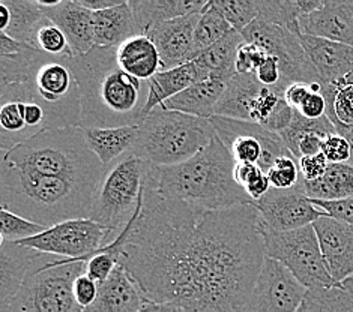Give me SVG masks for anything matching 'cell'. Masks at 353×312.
I'll list each match as a JSON object with an SVG mask.
<instances>
[{
  "label": "cell",
  "instance_id": "cell-38",
  "mask_svg": "<svg viewBox=\"0 0 353 312\" xmlns=\"http://www.w3.org/2000/svg\"><path fill=\"white\" fill-rule=\"evenodd\" d=\"M0 221H2L0 234H2V240L6 242L26 240L47 230V227L32 222L29 219L17 215L5 207H0Z\"/></svg>",
  "mask_w": 353,
  "mask_h": 312
},
{
  "label": "cell",
  "instance_id": "cell-46",
  "mask_svg": "<svg viewBox=\"0 0 353 312\" xmlns=\"http://www.w3.org/2000/svg\"><path fill=\"white\" fill-rule=\"evenodd\" d=\"M254 74H256V77L259 79V81L265 84V86L276 89L279 92H281L283 95L285 94V89L281 86L280 66H279V62H276L275 57L268 54L266 61L262 65H260V68Z\"/></svg>",
  "mask_w": 353,
  "mask_h": 312
},
{
  "label": "cell",
  "instance_id": "cell-13",
  "mask_svg": "<svg viewBox=\"0 0 353 312\" xmlns=\"http://www.w3.org/2000/svg\"><path fill=\"white\" fill-rule=\"evenodd\" d=\"M116 238L117 234L88 218L71 219V221L57 224L35 238L15 243L43 252V254L62 257L65 258V263H77V261L88 263L97 251Z\"/></svg>",
  "mask_w": 353,
  "mask_h": 312
},
{
  "label": "cell",
  "instance_id": "cell-49",
  "mask_svg": "<svg viewBox=\"0 0 353 312\" xmlns=\"http://www.w3.org/2000/svg\"><path fill=\"white\" fill-rule=\"evenodd\" d=\"M310 92H311L310 84L293 83L288 87V90H285L284 99H285V103H288L293 110H298L299 105L302 104V101L308 96Z\"/></svg>",
  "mask_w": 353,
  "mask_h": 312
},
{
  "label": "cell",
  "instance_id": "cell-34",
  "mask_svg": "<svg viewBox=\"0 0 353 312\" xmlns=\"http://www.w3.org/2000/svg\"><path fill=\"white\" fill-rule=\"evenodd\" d=\"M308 312H353V276L326 289L308 290Z\"/></svg>",
  "mask_w": 353,
  "mask_h": 312
},
{
  "label": "cell",
  "instance_id": "cell-31",
  "mask_svg": "<svg viewBox=\"0 0 353 312\" xmlns=\"http://www.w3.org/2000/svg\"><path fill=\"white\" fill-rule=\"evenodd\" d=\"M305 194L311 200L339 201L353 197V164H330L317 180H304Z\"/></svg>",
  "mask_w": 353,
  "mask_h": 312
},
{
  "label": "cell",
  "instance_id": "cell-53",
  "mask_svg": "<svg viewBox=\"0 0 353 312\" xmlns=\"http://www.w3.org/2000/svg\"><path fill=\"white\" fill-rule=\"evenodd\" d=\"M139 312H185V309L174 305V303H158L145 300Z\"/></svg>",
  "mask_w": 353,
  "mask_h": 312
},
{
  "label": "cell",
  "instance_id": "cell-23",
  "mask_svg": "<svg viewBox=\"0 0 353 312\" xmlns=\"http://www.w3.org/2000/svg\"><path fill=\"white\" fill-rule=\"evenodd\" d=\"M143 302L137 285L119 264L104 284H99L97 300L85 312H139Z\"/></svg>",
  "mask_w": 353,
  "mask_h": 312
},
{
  "label": "cell",
  "instance_id": "cell-5",
  "mask_svg": "<svg viewBox=\"0 0 353 312\" xmlns=\"http://www.w3.org/2000/svg\"><path fill=\"white\" fill-rule=\"evenodd\" d=\"M98 187L0 164V207L47 229L88 219Z\"/></svg>",
  "mask_w": 353,
  "mask_h": 312
},
{
  "label": "cell",
  "instance_id": "cell-9",
  "mask_svg": "<svg viewBox=\"0 0 353 312\" xmlns=\"http://www.w3.org/2000/svg\"><path fill=\"white\" fill-rule=\"evenodd\" d=\"M86 273V261L65 263V258L39 252L20 291L10 303L14 312H85L74 294V282Z\"/></svg>",
  "mask_w": 353,
  "mask_h": 312
},
{
  "label": "cell",
  "instance_id": "cell-21",
  "mask_svg": "<svg viewBox=\"0 0 353 312\" xmlns=\"http://www.w3.org/2000/svg\"><path fill=\"white\" fill-rule=\"evenodd\" d=\"M266 89L268 86L259 81L254 72L236 74L225 86L215 116L251 122L257 101Z\"/></svg>",
  "mask_w": 353,
  "mask_h": 312
},
{
  "label": "cell",
  "instance_id": "cell-14",
  "mask_svg": "<svg viewBox=\"0 0 353 312\" xmlns=\"http://www.w3.org/2000/svg\"><path fill=\"white\" fill-rule=\"evenodd\" d=\"M260 215L262 229L272 233H284L314 224L326 216L307 197L304 179L290 189L271 188L266 196L254 203Z\"/></svg>",
  "mask_w": 353,
  "mask_h": 312
},
{
  "label": "cell",
  "instance_id": "cell-22",
  "mask_svg": "<svg viewBox=\"0 0 353 312\" xmlns=\"http://www.w3.org/2000/svg\"><path fill=\"white\" fill-rule=\"evenodd\" d=\"M39 252L15 242L0 240V303L20 291Z\"/></svg>",
  "mask_w": 353,
  "mask_h": 312
},
{
  "label": "cell",
  "instance_id": "cell-42",
  "mask_svg": "<svg viewBox=\"0 0 353 312\" xmlns=\"http://www.w3.org/2000/svg\"><path fill=\"white\" fill-rule=\"evenodd\" d=\"M266 59H268V54L262 48L253 44H248V42H243L238 50L236 72L238 74L256 72Z\"/></svg>",
  "mask_w": 353,
  "mask_h": 312
},
{
  "label": "cell",
  "instance_id": "cell-10",
  "mask_svg": "<svg viewBox=\"0 0 353 312\" xmlns=\"http://www.w3.org/2000/svg\"><path fill=\"white\" fill-rule=\"evenodd\" d=\"M265 256L280 261L307 290L335 285L326 269L321 243L313 224L292 231L263 230Z\"/></svg>",
  "mask_w": 353,
  "mask_h": 312
},
{
  "label": "cell",
  "instance_id": "cell-6",
  "mask_svg": "<svg viewBox=\"0 0 353 312\" xmlns=\"http://www.w3.org/2000/svg\"><path fill=\"white\" fill-rule=\"evenodd\" d=\"M0 164L92 187H98L105 171V165L88 147L80 126L41 132L2 154Z\"/></svg>",
  "mask_w": 353,
  "mask_h": 312
},
{
  "label": "cell",
  "instance_id": "cell-11",
  "mask_svg": "<svg viewBox=\"0 0 353 312\" xmlns=\"http://www.w3.org/2000/svg\"><path fill=\"white\" fill-rule=\"evenodd\" d=\"M248 44L257 45L276 59L281 74V86L288 90L293 83H322L302 47L301 35L272 23L256 20L241 32Z\"/></svg>",
  "mask_w": 353,
  "mask_h": 312
},
{
  "label": "cell",
  "instance_id": "cell-27",
  "mask_svg": "<svg viewBox=\"0 0 353 312\" xmlns=\"http://www.w3.org/2000/svg\"><path fill=\"white\" fill-rule=\"evenodd\" d=\"M208 2L209 0H130V5L143 35H146L157 24L200 14Z\"/></svg>",
  "mask_w": 353,
  "mask_h": 312
},
{
  "label": "cell",
  "instance_id": "cell-44",
  "mask_svg": "<svg viewBox=\"0 0 353 312\" xmlns=\"http://www.w3.org/2000/svg\"><path fill=\"white\" fill-rule=\"evenodd\" d=\"M311 200V198H310ZM317 209L325 212L326 216L337 219V221L346 222L353 225V197L339 201H321V200H311Z\"/></svg>",
  "mask_w": 353,
  "mask_h": 312
},
{
  "label": "cell",
  "instance_id": "cell-43",
  "mask_svg": "<svg viewBox=\"0 0 353 312\" xmlns=\"http://www.w3.org/2000/svg\"><path fill=\"white\" fill-rule=\"evenodd\" d=\"M322 154L330 164H346L352 161L350 143L340 134L325 138Z\"/></svg>",
  "mask_w": 353,
  "mask_h": 312
},
{
  "label": "cell",
  "instance_id": "cell-15",
  "mask_svg": "<svg viewBox=\"0 0 353 312\" xmlns=\"http://www.w3.org/2000/svg\"><path fill=\"white\" fill-rule=\"evenodd\" d=\"M307 293L288 267L266 257L243 312H298Z\"/></svg>",
  "mask_w": 353,
  "mask_h": 312
},
{
  "label": "cell",
  "instance_id": "cell-3",
  "mask_svg": "<svg viewBox=\"0 0 353 312\" xmlns=\"http://www.w3.org/2000/svg\"><path fill=\"white\" fill-rule=\"evenodd\" d=\"M23 101L46 112L50 129L80 126V89L65 56L28 47L20 54L0 56V103Z\"/></svg>",
  "mask_w": 353,
  "mask_h": 312
},
{
  "label": "cell",
  "instance_id": "cell-56",
  "mask_svg": "<svg viewBox=\"0 0 353 312\" xmlns=\"http://www.w3.org/2000/svg\"><path fill=\"white\" fill-rule=\"evenodd\" d=\"M298 312H308V308H307V303H305V300H304V303H302V305H301V308L298 309Z\"/></svg>",
  "mask_w": 353,
  "mask_h": 312
},
{
  "label": "cell",
  "instance_id": "cell-12",
  "mask_svg": "<svg viewBox=\"0 0 353 312\" xmlns=\"http://www.w3.org/2000/svg\"><path fill=\"white\" fill-rule=\"evenodd\" d=\"M209 121L236 164H254L268 174L276 159L293 156L279 134L262 125L221 116H214Z\"/></svg>",
  "mask_w": 353,
  "mask_h": 312
},
{
  "label": "cell",
  "instance_id": "cell-7",
  "mask_svg": "<svg viewBox=\"0 0 353 312\" xmlns=\"http://www.w3.org/2000/svg\"><path fill=\"white\" fill-rule=\"evenodd\" d=\"M215 137L209 119L158 107L139 126L130 154L154 167H173L194 158Z\"/></svg>",
  "mask_w": 353,
  "mask_h": 312
},
{
  "label": "cell",
  "instance_id": "cell-2",
  "mask_svg": "<svg viewBox=\"0 0 353 312\" xmlns=\"http://www.w3.org/2000/svg\"><path fill=\"white\" fill-rule=\"evenodd\" d=\"M117 47H94L81 56H65L80 89V128H121L145 122L149 81L125 72Z\"/></svg>",
  "mask_w": 353,
  "mask_h": 312
},
{
  "label": "cell",
  "instance_id": "cell-41",
  "mask_svg": "<svg viewBox=\"0 0 353 312\" xmlns=\"http://www.w3.org/2000/svg\"><path fill=\"white\" fill-rule=\"evenodd\" d=\"M327 117L335 126L353 125V84L343 81L337 83V94H335L332 112Z\"/></svg>",
  "mask_w": 353,
  "mask_h": 312
},
{
  "label": "cell",
  "instance_id": "cell-45",
  "mask_svg": "<svg viewBox=\"0 0 353 312\" xmlns=\"http://www.w3.org/2000/svg\"><path fill=\"white\" fill-rule=\"evenodd\" d=\"M98 293H99V284L95 280H92L88 273H83L77 278V280H75L74 294H75V299L79 302V305L83 309L89 308L92 303L97 300Z\"/></svg>",
  "mask_w": 353,
  "mask_h": 312
},
{
  "label": "cell",
  "instance_id": "cell-1",
  "mask_svg": "<svg viewBox=\"0 0 353 312\" xmlns=\"http://www.w3.org/2000/svg\"><path fill=\"white\" fill-rule=\"evenodd\" d=\"M254 205L203 210L146 180L121 266L145 300L185 312H243L265 263Z\"/></svg>",
  "mask_w": 353,
  "mask_h": 312
},
{
  "label": "cell",
  "instance_id": "cell-32",
  "mask_svg": "<svg viewBox=\"0 0 353 312\" xmlns=\"http://www.w3.org/2000/svg\"><path fill=\"white\" fill-rule=\"evenodd\" d=\"M11 12L10 26L3 32L8 37L29 45L37 24L46 19L44 10L38 0H2Z\"/></svg>",
  "mask_w": 353,
  "mask_h": 312
},
{
  "label": "cell",
  "instance_id": "cell-48",
  "mask_svg": "<svg viewBox=\"0 0 353 312\" xmlns=\"http://www.w3.org/2000/svg\"><path fill=\"white\" fill-rule=\"evenodd\" d=\"M298 113H301L305 119H322V117L326 116V99L323 96V94L321 92H313L311 90L308 96L302 101V104L299 105V108L296 110Z\"/></svg>",
  "mask_w": 353,
  "mask_h": 312
},
{
  "label": "cell",
  "instance_id": "cell-39",
  "mask_svg": "<svg viewBox=\"0 0 353 312\" xmlns=\"http://www.w3.org/2000/svg\"><path fill=\"white\" fill-rule=\"evenodd\" d=\"M234 180L241 188L245 189L248 196L254 200V203L262 200L271 189V183L266 173L254 164H236L234 167Z\"/></svg>",
  "mask_w": 353,
  "mask_h": 312
},
{
  "label": "cell",
  "instance_id": "cell-52",
  "mask_svg": "<svg viewBox=\"0 0 353 312\" xmlns=\"http://www.w3.org/2000/svg\"><path fill=\"white\" fill-rule=\"evenodd\" d=\"M79 2L81 6H85L86 10L92 12H101L112 10L114 6H119L125 0H79Z\"/></svg>",
  "mask_w": 353,
  "mask_h": 312
},
{
  "label": "cell",
  "instance_id": "cell-24",
  "mask_svg": "<svg viewBox=\"0 0 353 312\" xmlns=\"http://www.w3.org/2000/svg\"><path fill=\"white\" fill-rule=\"evenodd\" d=\"M203 80H208V75L194 61L181 65L178 68L155 74L149 80V96L145 107V119L155 108L161 107L165 101L172 99L173 96L179 95L181 92Z\"/></svg>",
  "mask_w": 353,
  "mask_h": 312
},
{
  "label": "cell",
  "instance_id": "cell-18",
  "mask_svg": "<svg viewBox=\"0 0 353 312\" xmlns=\"http://www.w3.org/2000/svg\"><path fill=\"white\" fill-rule=\"evenodd\" d=\"M302 35L353 47V0H325L322 8L299 20Z\"/></svg>",
  "mask_w": 353,
  "mask_h": 312
},
{
  "label": "cell",
  "instance_id": "cell-29",
  "mask_svg": "<svg viewBox=\"0 0 353 312\" xmlns=\"http://www.w3.org/2000/svg\"><path fill=\"white\" fill-rule=\"evenodd\" d=\"M88 147L105 167L127 155L139 137V126L121 128H81Z\"/></svg>",
  "mask_w": 353,
  "mask_h": 312
},
{
  "label": "cell",
  "instance_id": "cell-37",
  "mask_svg": "<svg viewBox=\"0 0 353 312\" xmlns=\"http://www.w3.org/2000/svg\"><path fill=\"white\" fill-rule=\"evenodd\" d=\"M212 3L239 33L259 19V0H212Z\"/></svg>",
  "mask_w": 353,
  "mask_h": 312
},
{
  "label": "cell",
  "instance_id": "cell-30",
  "mask_svg": "<svg viewBox=\"0 0 353 312\" xmlns=\"http://www.w3.org/2000/svg\"><path fill=\"white\" fill-rule=\"evenodd\" d=\"M245 42L239 32L233 30L224 39L218 41L215 45L209 47L201 53L196 63L205 71L208 79H216L229 84L236 75V57L239 47Z\"/></svg>",
  "mask_w": 353,
  "mask_h": 312
},
{
  "label": "cell",
  "instance_id": "cell-35",
  "mask_svg": "<svg viewBox=\"0 0 353 312\" xmlns=\"http://www.w3.org/2000/svg\"><path fill=\"white\" fill-rule=\"evenodd\" d=\"M307 134H316V136H321L322 138H327L334 136V134H337V128H335V125L331 122V119L327 116L322 117V119L311 121V119H305L304 116L295 110L290 125L284 131H281L279 136L281 137L284 145L288 146V149L292 152V155L295 156L298 161L301 158L299 143L307 136Z\"/></svg>",
  "mask_w": 353,
  "mask_h": 312
},
{
  "label": "cell",
  "instance_id": "cell-19",
  "mask_svg": "<svg viewBox=\"0 0 353 312\" xmlns=\"http://www.w3.org/2000/svg\"><path fill=\"white\" fill-rule=\"evenodd\" d=\"M43 10L47 19L65 33L74 56L86 54L95 47L94 12L81 6L79 0H61L57 6Z\"/></svg>",
  "mask_w": 353,
  "mask_h": 312
},
{
  "label": "cell",
  "instance_id": "cell-20",
  "mask_svg": "<svg viewBox=\"0 0 353 312\" xmlns=\"http://www.w3.org/2000/svg\"><path fill=\"white\" fill-rule=\"evenodd\" d=\"M301 42L322 84H337L353 71V47L308 35Z\"/></svg>",
  "mask_w": 353,
  "mask_h": 312
},
{
  "label": "cell",
  "instance_id": "cell-8",
  "mask_svg": "<svg viewBox=\"0 0 353 312\" xmlns=\"http://www.w3.org/2000/svg\"><path fill=\"white\" fill-rule=\"evenodd\" d=\"M154 165L132 154L105 167L95 191L90 219L119 234L136 212Z\"/></svg>",
  "mask_w": 353,
  "mask_h": 312
},
{
  "label": "cell",
  "instance_id": "cell-36",
  "mask_svg": "<svg viewBox=\"0 0 353 312\" xmlns=\"http://www.w3.org/2000/svg\"><path fill=\"white\" fill-rule=\"evenodd\" d=\"M29 47L52 56H74L65 33L47 17L37 24L30 37Z\"/></svg>",
  "mask_w": 353,
  "mask_h": 312
},
{
  "label": "cell",
  "instance_id": "cell-16",
  "mask_svg": "<svg viewBox=\"0 0 353 312\" xmlns=\"http://www.w3.org/2000/svg\"><path fill=\"white\" fill-rule=\"evenodd\" d=\"M200 14H190L181 19L157 24L146 33L161 57V71H169L192 62L194 30Z\"/></svg>",
  "mask_w": 353,
  "mask_h": 312
},
{
  "label": "cell",
  "instance_id": "cell-4",
  "mask_svg": "<svg viewBox=\"0 0 353 312\" xmlns=\"http://www.w3.org/2000/svg\"><path fill=\"white\" fill-rule=\"evenodd\" d=\"M236 161L218 136L194 156L173 167H154L150 187L165 197L203 210L254 205L234 180Z\"/></svg>",
  "mask_w": 353,
  "mask_h": 312
},
{
  "label": "cell",
  "instance_id": "cell-17",
  "mask_svg": "<svg viewBox=\"0 0 353 312\" xmlns=\"http://www.w3.org/2000/svg\"><path fill=\"white\" fill-rule=\"evenodd\" d=\"M326 269L335 284L353 276V225L322 216L313 224Z\"/></svg>",
  "mask_w": 353,
  "mask_h": 312
},
{
  "label": "cell",
  "instance_id": "cell-50",
  "mask_svg": "<svg viewBox=\"0 0 353 312\" xmlns=\"http://www.w3.org/2000/svg\"><path fill=\"white\" fill-rule=\"evenodd\" d=\"M323 141L321 136H316V134H307V136L301 140L299 143V155L302 156H314L322 154L323 149Z\"/></svg>",
  "mask_w": 353,
  "mask_h": 312
},
{
  "label": "cell",
  "instance_id": "cell-33",
  "mask_svg": "<svg viewBox=\"0 0 353 312\" xmlns=\"http://www.w3.org/2000/svg\"><path fill=\"white\" fill-rule=\"evenodd\" d=\"M234 29L230 23L224 19V15L214 6L212 0H209L206 8L200 14L199 23L194 30V50H192V61L206 52L209 47L215 45L218 41L224 39Z\"/></svg>",
  "mask_w": 353,
  "mask_h": 312
},
{
  "label": "cell",
  "instance_id": "cell-51",
  "mask_svg": "<svg viewBox=\"0 0 353 312\" xmlns=\"http://www.w3.org/2000/svg\"><path fill=\"white\" fill-rule=\"evenodd\" d=\"M29 45L23 44L20 41H15L11 37H8L6 33L0 32V56H14L20 54L26 50Z\"/></svg>",
  "mask_w": 353,
  "mask_h": 312
},
{
  "label": "cell",
  "instance_id": "cell-25",
  "mask_svg": "<svg viewBox=\"0 0 353 312\" xmlns=\"http://www.w3.org/2000/svg\"><path fill=\"white\" fill-rule=\"evenodd\" d=\"M143 35L128 0L112 10L94 12L95 47H119L130 38Z\"/></svg>",
  "mask_w": 353,
  "mask_h": 312
},
{
  "label": "cell",
  "instance_id": "cell-40",
  "mask_svg": "<svg viewBox=\"0 0 353 312\" xmlns=\"http://www.w3.org/2000/svg\"><path fill=\"white\" fill-rule=\"evenodd\" d=\"M268 179L274 189H290L301 182L299 161L295 156H281L268 171Z\"/></svg>",
  "mask_w": 353,
  "mask_h": 312
},
{
  "label": "cell",
  "instance_id": "cell-26",
  "mask_svg": "<svg viewBox=\"0 0 353 312\" xmlns=\"http://www.w3.org/2000/svg\"><path fill=\"white\" fill-rule=\"evenodd\" d=\"M225 86L227 83L216 79L203 80L165 101L161 108L201 117V119H211L215 116V108L220 103Z\"/></svg>",
  "mask_w": 353,
  "mask_h": 312
},
{
  "label": "cell",
  "instance_id": "cell-28",
  "mask_svg": "<svg viewBox=\"0 0 353 312\" xmlns=\"http://www.w3.org/2000/svg\"><path fill=\"white\" fill-rule=\"evenodd\" d=\"M121 68L143 81H149L161 71V57L152 41L146 35L130 38L116 48Z\"/></svg>",
  "mask_w": 353,
  "mask_h": 312
},
{
  "label": "cell",
  "instance_id": "cell-55",
  "mask_svg": "<svg viewBox=\"0 0 353 312\" xmlns=\"http://www.w3.org/2000/svg\"><path fill=\"white\" fill-rule=\"evenodd\" d=\"M0 312H14L10 303H0Z\"/></svg>",
  "mask_w": 353,
  "mask_h": 312
},
{
  "label": "cell",
  "instance_id": "cell-47",
  "mask_svg": "<svg viewBox=\"0 0 353 312\" xmlns=\"http://www.w3.org/2000/svg\"><path fill=\"white\" fill-rule=\"evenodd\" d=\"M330 165L323 154L314 156H302L299 158V171L301 177L307 182L317 180L326 173V168Z\"/></svg>",
  "mask_w": 353,
  "mask_h": 312
},
{
  "label": "cell",
  "instance_id": "cell-54",
  "mask_svg": "<svg viewBox=\"0 0 353 312\" xmlns=\"http://www.w3.org/2000/svg\"><path fill=\"white\" fill-rule=\"evenodd\" d=\"M335 128H337V134H340V136H343L350 143V147H352V161H350V164H353V125L352 126L337 125Z\"/></svg>",
  "mask_w": 353,
  "mask_h": 312
}]
</instances>
